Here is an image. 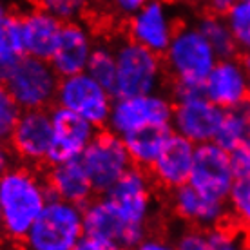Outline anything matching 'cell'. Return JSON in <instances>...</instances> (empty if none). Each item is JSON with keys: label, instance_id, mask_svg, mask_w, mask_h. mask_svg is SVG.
I'll use <instances>...</instances> for the list:
<instances>
[{"label": "cell", "instance_id": "1", "mask_svg": "<svg viewBox=\"0 0 250 250\" xmlns=\"http://www.w3.org/2000/svg\"><path fill=\"white\" fill-rule=\"evenodd\" d=\"M51 198L47 182L27 165H13L0 176V230L9 241H24Z\"/></svg>", "mask_w": 250, "mask_h": 250}, {"label": "cell", "instance_id": "2", "mask_svg": "<svg viewBox=\"0 0 250 250\" xmlns=\"http://www.w3.org/2000/svg\"><path fill=\"white\" fill-rule=\"evenodd\" d=\"M83 238V207L51 196L24 245L31 250H75Z\"/></svg>", "mask_w": 250, "mask_h": 250}, {"label": "cell", "instance_id": "3", "mask_svg": "<svg viewBox=\"0 0 250 250\" xmlns=\"http://www.w3.org/2000/svg\"><path fill=\"white\" fill-rule=\"evenodd\" d=\"M116 76L111 91L114 98L136 96L160 91L165 78L162 55L147 49L134 40H124L114 47Z\"/></svg>", "mask_w": 250, "mask_h": 250}, {"label": "cell", "instance_id": "4", "mask_svg": "<svg viewBox=\"0 0 250 250\" xmlns=\"http://www.w3.org/2000/svg\"><path fill=\"white\" fill-rule=\"evenodd\" d=\"M218 60L219 57L201 35L198 25L178 27L169 47L163 53L165 71H169L174 80L196 83H203Z\"/></svg>", "mask_w": 250, "mask_h": 250}, {"label": "cell", "instance_id": "5", "mask_svg": "<svg viewBox=\"0 0 250 250\" xmlns=\"http://www.w3.org/2000/svg\"><path fill=\"white\" fill-rule=\"evenodd\" d=\"M145 238L147 234L134 232L125 225L105 196L98 200H91L83 205V238L78 249H140Z\"/></svg>", "mask_w": 250, "mask_h": 250}, {"label": "cell", "instance_id": "6", "mask_svg": "<svg viewBox=\"0 0 250 250\" xmlns=\"http://www.w3.org/2000/svg\"><path fill=\"white\" fill-rule=\"evenodd\" d=\"M105 198L131 230L147 234V225L154 214V192L152 180L142 167L132 165L107 190Z\"/></svg>", "mask_w": 250, "mask_h": 250}, {"label": "cell", "instance_id": "7", "mask_svg": "<svg viewBox=\"0 0 250 250\" xmlns=\"http://www.w3.org/2000/svg\"><path fill=\"white\" fill-rule=\"evenodd\" d=\"M60 75L49 60L25 55L7 76V91L22 111L25 109H47L57 98Z\"/></svg>", "mask_w": 250, "mask_h": 250}, {"label": "cell", "instance_id": "8", "mask_svg": "<svg viewBox=\"0 0 250 250\" xmlns=\"http://www.w3.org/2000/svg\"><path fill=\"white\" fill-rule=\"evenodd\" d=\"M172 111L174 104L160 91L136 96H120L113 102L107 127L118 136L147 127H170Z\"/></svg>", "mask_w": 250, "mask_h": 250}, {"label": "cell", "instance_id": "9", "mask_svg": "<svg viewBox=\"0 0 250 250\" xmlns=\"http://www.w3.org/2000/svg\"><path fill=\"white\" fill-rule=\"evenodd\" d=\"M55 102L57 105L89 120L96 127H104L107 125L113 109L114 94L87 71H82L75 75L60 76Z\"/></svg>", "mask_w": 250, "mask_h": 250}, {"label": "cell", "instance_id": "10", "mask_svg": "<svg viewBox=\"0 0 250 250\" xmlns=\"http://www.w3.org/2000/svg\"><path fill=\"white\" fill-rule=\"evenodd\" d=\"M80 162L87 170L94 190L104 194L132 167L124 138L113 131L96 132L93 142L82 152Z\"/></svg>", "mask_w": 250, "mask_h": 250}, {"label": "cell", "instance_id": "11", "mask_svg": "<svg viewBox=\"0 0 250 250\" xmlns=\"http://www.w3.org/2000/svg\"><path fill=\"white\" fill-rule=\"evenodd\" d=\"M236 182V174L232 169L230 154L216 142H205L196 145L194 163L190 170L188 183L200 192L227 200L232 185Z\"/></svg>", "mask_w": 250, "mask_h": 250}, {"label": "cell", "instance_id": "12", "mask_svg": "<svg viewBox=\"0 0 250 250\" xmlns=\"http://www.w3.org/2000/svg\"><path fill=\"white\" fill-rule=\"evenodd\" d=\"M223 114L225 109L216 105L205 94H198L187 100L174 102L170 129L196 145L214 142Z\"/></svg>", "mask_w": 250, "mask_h": 250}, {"label": "cell", "instance_id": "13", "mask_svg": "<svg viewBox=\"0 0 250 250\" xmlns=\"http://www.w3.org/2000/svg\"><path fill=\"white\" fill-rule=\"evenodd\" d=\"M11 147L17 158L25 163L38 165L49 162L53 147V122L45 109H25L17 120L11 132Z\"/></svg>", "mask_w": 250, "mask_h": 250}, {"label": "cell", "instance_id": "14", "mask_svg": "<svg viewBox=\"0 0 250 250\" xmlns=\"http://www.w3.org/2000/svg\"><path fill=\"white\" fill-rule=\"evenodd\" d=\"M176 31L174 13L165 0H147L129 22V38L158 55L165 53Z\"/></svg>", "mask_w": 250, "mask_h": 250}, {"label": "cell", "instance_id": "15", "mask_svg": "<svg viewBox=\"0 0 250 250\" xmlns=\"http://www.w3.org/2000/svg\"><path fill=\"white\" fill-rule=\"evenodd\" d=\"M51 122H53V147L49 154L51 163L80 158L85 147L96 136V129H98L89 120L82 118L80 114L60 105L51 111Z\"/></svg>", "mask_w": 250, "mask_h": 250}, {"label": "cell", "instance_id": "16", "mask_svg": "<svg viewBox=\"0 0 250 250\" xmlns=\"http://www.w3.org/2000/svg\"><path fill=\"white\" fill-rule=\"evenodd\" d=\"M196 144L178 132H170L162 152L150 165L152 182L165 190H174L188 183L194 163Z\"/></svg>", "mask_w": 250, "mask_h": 250}, {"label": "cell", "instance_id": "17", "mask_svg": "<svg viewBox=\"0 0 250 250\" xmlns=\"http://www.w3.org/2000/svg\"><path fill=\"white\" fill-rule=\"evenodd\" d=\"M203 94L225 111L245 104L249 100V87L243 60L234 57L219 58L203 80Z\"/></svg>", "mask_w": 250, "mask_h": 250}, {"label": "cell", "instance_id": "18", "mask_svg": "<svg viewBox=\"0 0 250 250\" xmlns=\"http://www.w3.org/2000/svg\"><path fill=\"white\" fill-rule=\"evenodd\" d=\"M170 203H172L174 214L182 221L190 223L194 227H201V229H210L214 225H219L229 216L227 200L207 196L196 187H192L190 183L174 188Z\"/></svg>", "mask_w": 250, "mask_h": 250}, {"label": "cell", "instance_id": "19", "mask_svg": "<svg viewBox=\"0 0 250 250\" xmlns=\"http://www.w3.org/2000/svg\"><path fill=\"white\" fill-rule=\"evenodd\" d=\"M93 49L94 40L87 25L80 24L78 20L65 22L62 24V31L49 62L60 76L82 73L87 67Z\"/></svg>", "mask_w": 250, "mask_h": 250}, {"label": "cell", "instance_id": "20", "mask_svg": "<svg viewBox=\"0 0 250 250\" xmlns=\"http://www.w3.org/2000/svg\"><path fill=\"white\" fill-rule=\"evenodd\" d=\"M45 182L51 190V196H57L82 207L89 203L93 194L96 192L80 158L53 163Z\"/></svg>", "mask_w": 250, "mask_h": 250}, {"label": "cell", "instance_id": "21", "mask_svg": "<svg viewBox=\"0 0 250 250\" xmlns=\"http://www.w3.org/2000/svg\"><path fill=\"white\" fill-rule=\"evenodd\" d=\"M22 40L25 55L49 60L57 47L58 37L62 31V22L42 7L29 9L20 17Z\"/></svg>", "mask_w": 250, "mask_h": 250}, {"label": "cell", "instance_id": "22", "mask_svg": "<svg viewBox=\"0 0 250 250\" xmlns=\"http://www.w3.org/2000/svg\"><path fill=\"white\" fill-rule=\"evenodd\" d=\"M170 132H172L170 127H147V129H140L122 136L125 147L129 150L132 165L142 169H150V165L162 152Z\"/></svg>", "mask_w": 250, "mask_h": 250}, {"label": "cell", "instance_id": "23", "mask_svg": "<svg viewBox=\"0 0 250 250\" xmlns=\"http://www.w3.org/2000/svg\"><path fill=\"white\" fill-rule=\"evenodd\" d=\"M25 57L20 17L6 15L0 19V82H6L13 69Z\"/></svg>", "mask_w": 250, "mask_h": 250}, {"label": "cell", "instance_id": "24", "mask_svg": "<svg viewBox=\"0 0 250 250\" xmlns=\"http://www.w3.org/2000/svg\"><path fill=\"white\" fill-rule=\"evenodd\" d=\"M245 140H250V102L227 109L214 142L230 150Z\"/></svg>", "mask_w": 250, "mask_h": 250}, {"label": "cell", "instance_id": "25", "mask_svg": "<svg viewBox=\"0 0 250 250\" xmlns=\"http://www.w3.org/2000/svg\"><path fill=\"white\" fill-rule=\"evenodd\" d=\"M196 25L201 31V35L207 38V42L212 45V49L216 51L219 58L236 55L238 45L234 42V37H232V31L225 17L208 13V15H203Z\"/></svg>", "mask_w": 250, "mask_h": 250}, {"label": "cell", "instance_id": "26", "mask_svg": "<svg viewBox=\"0 0 250 250\" xmlns=\"http://www.w3.org/2000/svg\"><path fill=\"white\" fill-rule=\"evenodd\" d=\"M89 75L104 83L105 87H113L114 76H116V55L114 47H109L107 44H94V49L89 57L87 67Z\"/></svg>", "mask_w": 250, "mask_h": 250}, {"label": "cell", "instance_id": "27", "mask_svg": "<svg viewBox=\"0 0 250 250\" xmlns=\"http://www.w3.org/2000/svg\"><path fill=\"white\" fill-rule=\"evenodd\" d=\"M227 205L236 223L250 232V178H236L227 196Z\"/></svg>", "mask_w": 250, "mask_h": 250}, {"label": "cell", "instance_id": "28", "mask_svg": "<svg viewBox=\"0 0 250 250\" xmlns=\"http://www.w3.org/2000/svg\"><path fill=\"white\" fill-rule=\"evenodd\" d=\"M238 51L250 53V0H238L236 6L225 15Z\"/></svg>", "mask_w": 250, "mask_h": 250}, {"label": "cell", "instance_id": "29", "mask_svg": "<svg viewBox=\"0 0 250 250\" xmlns=\"http://www.w3.org/2000/svg\"><path fill=\"white\" fill-rule=\"evenodd\" d=\"M207 236V250H236L243 249L247 236L243 234L241 227H230L219 223L210 229H205Z\"/></svg>", "mask_w": 250, "mask_h": 250}, {"label": "cell", "instance_id": "30", "mask_svg": "<svg viewBox=\"0 0 250 250\" xmlns=\"http://www.w3.org/2000/svg\"><path fill=\"white\" fill-rule=\"evenodd\" d=\"M20 113H22V109L13 100L6 83L0 82V142H9Z\"/></svg>", "mask_w": 250, "mask_h": 250}, {"label": "cell", "instance_id": "31", "mask_svg": "<svg viewBox=\"0 0 250 250\" xmlns=\"http://www.w3.org/2000/svg\"><path fill=\"white\" fill-rule=\"evenodd\" d=\"M89 0H40V7L57 17L62 24L75 22L87 11Z\"/></svg>", "mask_w": 250, "mask_h": 250}, {"label": "cell", "instance_id": "32", "mask_svg": "<svg viewBox=\"0 0 250 250\" xmlns=\"http://www.w3.org/2000/svg\"><path fill=\"white\" fill-rule=\"evenodd\" d=\"M174 241L176 247L182 250H207L205 229H201V227H188L178 234Z\"/></svg>", "mask_w": 250, "mask_h": 250}, {"label": "cell", "instance_id": "33", "mask_svg": "<svg viewBox=\"0 0 250 250\" xmlns=\"http://www.w3.org/2000/svg\"><path fill=\"white\" fill-rule=\"evenodd\" d=\"M236 178H250V140H245L229 150Z\"/></svg>", "mask_w": 250, "mask_h": 250}, {"label": "cell", "instance_id": "34", "mask_svg": "<svg viewBox=\"0 0 250 250\" xmlns=\"http://www.w3.org/2000/svg\"><path fill=\"white\" fill-rule=\"evenodd\" d=\"M203 94V83H196V82H185V80H174L172 83V98L174 102L187 100L192 96Z\"/></svg>", "mask_w": 250, "mask_h": 250}, {"label": "cell", "instance_id": "35", "mask_svg": "<svg viewBox=\"0 0 250 250\" xmlns=\"http://www.w3.org/2000/svg\"><path fill=\"white\" fill-rule=\"evenodd\" d=\"M111 4L118 15L131 19L134 13H138L147 4V0H111Z\"/></svg>", "mask_w": 250, "mask_h": 250}, {"label": "cell", "instance_id": "36", "mask_svg": "<svg viewBox=\"0 0 250 250\" xmlns=\"http://www.w3.org/2000/svg\"><path fill=\"white\" fill-rule=\"evenodd\" d=\"M236 2H238V0H205V6H207V9H208V13L225 17L227 13L236 6Z\"/></svg>", "mask_w": 250, "mask_h": 250}, {"label": "cell", "instance_id": "37", "mask_svg": "<svg viewBox=\"0 0 250 250\" xmlns=\"http://www.w3.org/2000/svg\"><path fill=\"white\" fill-rule=\"evenodd\" d=\"M15 156L17 154H15L13 147H7L6 142H0V176L15 165Z\"/></svg>", "mask_w": 250, "mask_h": 250}, {"label": "cell", "instance_id": "38", "mask_svg": "<svg viewBox=\"0 0 250 250\" xmlns=\"http://www.w3.org/2000/svg\"><path fill=\"white\" fill-rule=\"evenodd\" d=\"M170 245L163 243V239L160 238H154V236H149L147 234V238L142 241V245H140V249L144 250H163V249H169Z\"/></svg>", "mask_w": 250, "mask_h": 250}, {"label": "cell", "instance_id": "39", "mask_svg": "<svg viewBox=\"0 0 250 250\" xmlns=\"http://www.w3.org/2000/svg\"><path fill=\"white\" fill-rule=\"evenodd\" d=\"M243 65H245V73H247V87H249V102H250V53L245 55Z\"/></svg>", "mask_w": 250, "mask_h": 250}, {"label": "cell", "instance_id": "40", "mask_svg": "<svg viewBox=\"0 0 250 250\" xmlns=\"http://www.w3.org/2000/svg\"><path fill=\"white\" fill-rule=\"evenodd\" d=\"M7 15V6H6V0H0V19H4Z\"/></svg>", "mask_w": 250, "mask_h": 250}]
</instances>
